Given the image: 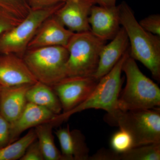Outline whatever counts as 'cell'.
<instances>
[{
	"label": "cell",
	"instance_id": "6da1fadb",
	"mask_svg": "<svg viewBox=\"0 0 160 160\" xmlns=\"http://www.w3.org/2000/svg\"><path fill=\"white\" fill-rule=\"evenodd\" d=\"M120 25L126 31L131 47L129 55L146 66L153 78L160 79L159 36L146 31L126 3L118 6Z\"/></svg>",
	"mask_w": 160,
	"mask_h": 160
},
{
	"label": "cell",
	"instance_id": "30bf717a",
	"mask_svg": "<svg viewBox=\"0 0 160 160\" xmlns=\"http://www.w3.org/2000/svg\"><path fill=\"white\" fill-rule=\"evenodd\" d=\"M90 31L101 39L112 40L120 30L118 6H93L89 17Z\"/></svg>",
	"mask_w": 160,
	"mask_h": 160
},
{
	"label": "cell",
	"instance_id": "7a4b0ae2",
	"mask_svg": "<svg viewBox=\"0 0 160 160\" xmlns=\"http://www.w3.org/2000/svg\"><path fill=\"white\" fill-rule=\"evenodd\" d=\"M126 86L120 92L118 107L122 111L159 107L158 86L140 70L135 60L128 54L122 66Z\"/></svg>",
	"mask_w": 160,
	"mask_h": 160
},
{
	"label": "cell",
	"instance_id": "4fadbf2b",
	"mask_svg": "<svg viewBox=\"0 0 160 160\" xmlns=\"http://www.w3.org/2000/svg\"><path fill=\"white\" fill-rule=\"evenodd\" d=\"M128 44V37L122 27L111 42L102 48L93 77L99 80L108 73L126 52Z\"/></svg>",
	"mask_w": 160,
	"mask_h": 160
},
{
	"label": "cell",
	"instance_id": "4dcf8cb0",
	"mask_svg": "<svg viewBox=\"0 0 160 160\" xmlns=\"http://www.w3.org/2000/svg\"><path fill=\"white\" fill-rule=\"evenodd\" d=\"M74 1H78V0H74Z\"/></svg>",
	"mask_w": 160,
	"mask_h": 160
},
{
	"label": "cell",
	"instance_id": "9c48e42d",
	"mask_svg": "<svg viewBox=\"0 0 160 160\" xmlns=\"http://www.w3.org/2000/svg\"><path fill=\"white\" fill-rule=\"evenodd\" d=\"M93 0H66L54 13L58 20L73 32L90 31L89 17Z\"/></svg>",
	"mask_w": 160,
	"mask_h": 160
},
{
	"label": "cell",
	"instance_id": "f1b7e54d",
	"mask_svg": "<svg viewBox=\"0 0 160 160\" xmlns=\"http://www.w3.org/2000/svg\"><path fill=\"white\" fill-rule=\"evenodd\" d=\"M94 2L98 3L99 6L110 7L116 6L117 0H93Z\"/></svg>",
	"mask_w": 160,
	"mask_h": 160
},
{
	"label": "cell",
	"instance_id": "83f0119b",
	"mask_svg": "<svg viewBox=\"0 0 160 160\" xmlns=\"http://www.w3.org/2000/svg\"><path fill=\"white\" fill-rule=\"evenodd\" d=\"M17 25L9 18L0 13V35Z\"/></svg>",
	"mask_w": 160,
	"mask_h": 160
},
{
	"label": "cell",
	"instance_id": "5b68a950",
	"mask_svg": "<svg viewBox=\"0 0 160 160\" xmlns=\"http://www.w3.org/2000/svg\"><path fill=\"white\" fill-rule=\"evenodd\" d=\"M105 42L90 31L74 32L66 47L69 54L66 77L93 76Z\"/></svg>",
	"mask_w": 160,
	"mask_h": 160
},
{
	"label": "cell",
	"instance_id": "cb8c5ba5",
	"mask_svg": "<svg viewBox=\"0 0 160 160\" xmlns=\"http://www.w3.org/2000/svg\"><path fill=\"white\" fill-rule=\"evenodd\" d=\"M20 160H45L42 151L37 139L31 143Z\"/></svg>",
	"mask_w": 160,
	"mask_h": 160
},
{
	"label": "cell",
	"instance_id": "ac0fdd59",
	"mask_svg": "<svg viewBox=\"0 0 160 160\" xmlns=\"http://www.w3.org/2000/svg\"><path fill=\"white\" fill-rule=\"evenodd\" d=\"M54 127L50 121L35 127L37 139L41 146L45 160H63L62 153L55 144L52 134Z\"/></svg>",
	"mask_w": 160,
	"mask_h": 160
},
{
	"label": "cell",
	"instance_id": "4316f807",
	"mask_svg": "<svg viewBox=\"0 0 160 160\" xmlns=\"http://www.w3.org/2000/svg\"><path fill=\"white\" fill-rule=\"evenodd\" d=\"M66 0H27L30 9L37 10L49 8L64 3Z\"/></svg>",
	"mask_w": 160,
	"mask_h": 160
},
{
	"label": "cell",
	"instance_id": "603a6c76",
	"mask_svg": "<svg viewBox=\"0 0 160 160\" xmlns=\"http://www.w3.org/2000/svg\"><path fill=\"white\" fill-rule=\"evenodd\" d=\"M140 26L152 34L160 36V16L152 15L143 19L139 22Z\"/></svg>",
	"mask_w": 160,
	"mask_h": 160
},
{
	"label": "cell",
	"instance_id": "2e32d148",
	"mask_svg": "<svg viewBox=\"0 0 160 160\" xmlns=\"http://www.w3.org/2000/svg\"><path fill=\"white\" fill-rule=\"evenodd\" d=\"M55 116L46 108L28 102L19 117L10 123L11 143L19 139L24 131L49 122Z\"/></svg>",
	"mask_w": 160,
	"mask_h": 160
},
{
	"label": "cell",
	"instance_id": "277c9868",
	"mask_svg": "<svg viewBox=\"0 0 160 160\" xmlns=\"http://www.w3.org/2000/svg\"><path fill=\"white\" fill-rule=\"evenodd\" d=\"M105 121L112 126L124 129L131 135L134 147L160 143V107L118 111L106 115Z\"/></svg>",
	"mask_w": 160,
	"mask_h": 160
},
{
	"label": "cell",
	"instance_id": "8992f818",
	"mask_svg": "<svg viewBox=\"0 0 160 160\" xmlns=\"http://www.w3.org/2000/svg\"><path fill=\"white\" fill-rule=\"evenodd\" d=\"M69 51L62 46L28 49L22 58L38 82L52 86L66 78Z\"/></svg>",
	"mask_w": 160,
	"mask_h": 160
},
{
	"label": "cell",
	"instance_id": "d6986e66",
	"mask_svg": "<svg viewBox=\"0 0 160 160\" xmlns=\"http://www.w3.org/2000/svg\"><path fill=\"white\" fill-rule=\"evenodd\" d=\"M37 139L34 129L23 137L0 149V160H20L29 145Z\"/></svg>",
	"mask_w": 160,
	"mask_h": 160
},
{
	"label": "cell",
	"instance_id": "44dd1931",
	"mask_svg": "<svg viewBox=\"0 0 160 160\" xmlns=\"http://www.w3.org/2000/svg\"><path fill=\"white\" fill-rule=\"evenodd\" d=\"M160 143L133 147L120 154V160H160Z\"/></svg>",
	"mask_w": 160,
	"mask_h": 160
},
{
	"label": "cell",
	"instance_id": "7402d4cb",
	"mask_svg": "<svg viewBox=\"0 0 160 160\" xmlns=\"http://www.w3.org/2000/svg\"><path fill=\"white\" fill-rule=\"evenodd\" d=\"M110 143L111 149L120 154L134 147L131 135L126 130L121 129L112 135Z\"/></svg>",
	"mask_w": 160,
	"mask_h": 160
},
{
	"label": "cell",
	"instance_id": "3957f363",
	"mask_svg": "<svg viewBox=\"0 0 160 160\" xmlns=\"http://www.w3.org/2000/svg\"><path fill=\"white\" fill-rule=\"evenodd\" d=\"M129 52L126 51L110 71L101 78L94 90L85 101L68 112L56 115L51 122L59 126L72 115L89 109H102L107 115H112L119 110L118 101L122 85V66Z\"/></svg>",
	"mask_w": 160,
	"mask_h": 160
},
{
	"label": "cell",
	"instance_id": "ffe728a7",
	"mask_svg": "<svg viewBox=\"0 0 160 160\" xmlns=\"http://www.w3.org/2000/svg\"><path fill=\"white\" fill-rule=\"evenodd\" d=\"M30 10L27 0H0V13L16 24L22 22Z\"/></svg>",
	"mask_w": 160,
	"mask_h": 160
},
{
	"label": "cell",
	"instance_id": "ba28073f",
	"mask_svg": "<svg viewBox=\"0 0 160 160\" xmlns=\"http://www.w3.org/2000/svg\"><path fill=\"white\" fill-rule=\"evenodd\" d=\"M98 81L93 76L71 77L64 78L51 86L60 100L62 113L71 111L85 101Z\"/></svg>",
	"mask_w": 160,
	"mask_h": 160
},
{
	"label": "cell",
	"instance_id": "d4e9b609",
	"mask_svg": "<svg viewBox=\"0 0 160 160\" xmlns=\"http://www.w3.org/2000/svg\"><path fill=\"white\" fill-rule=\"evenodd\" d=\"M10 143V123L0 114V149Z\"/></svg>",
	"mask_w": 160,
	"mask_h": 160
},
{
	"label": "cell",
	"instance_id": "7c38bea8",
	"mask_svg": "<svg viewBox=\"0 0 160 160\" xmlns=\"http://www.w3.org/2000/svg\"><path fill=\"white\" fill-rule=\"evenodd\" d=\"M2 54L0 56V86L33 85L38 82L22 58L14 54Z\"/></svg>",
	"mask_w": 160,
	"mask_h": 160
},
{
	"label": "cell",
	"instance_id": "9a60e30c",
	"mask_svg": "<svg viewBox=\"0 0 160 160\" xmlns=\"http://www.w3.org/2000/svg\"><path fill=\"white\" fill-rule=\"evenodd\" d=\"M31 85L1 87L0 114L9 123L15 121L26 107V93Z\"/></svg>",
	"mask_w": 160,
	"mask_h": 160
},
{
	"label": "cell",
	"instance_id": "e0dca14e",
	"mask_svg": "<svg viewBox=\"0 0 160 160\" xmlns=\"http://www.w3.org/2000/svg\"><path fill=\"white\" fill-rule=\"evenodd\" d=\"M27 102L46 108L57 115L62 113V107L57 95L51 86L38 82L31 85L26 93Z\"/></svg>",
	"mask_w": 160,
	"mask_h": 160
},
{
	"label": "cell",
	"instance_id": "484cf974",
	"mask_svg": "<svg viewBox=\"0 0 160 160\" xmlns=\"http://www.w3.org/2000/svg\"><path fill=\"white\" fill-rule=\"evenodd\" d=\"M88 160H120V153L112 149L102 148L89 156Z\"/></svg>",
	"mask_w": 160,
	"mask_h": 160
},
{
	"label": "cell",
	"instance_id": "8fae6325",
	"mask_svg": "<svg viewBox=\"0 0 160 160\" xmlns=\"http://www.w3.org/2000/svg\"><path fill=\"white\" fill-rule=\"evenodd\" d=\"M74 33L63 26L53 14L41 24L27 49L46 46L66 47Z\"/></svg>",
	"mask_w": 160,
	"mask_h": 160
},
{
	"label": "cell",
	"instance_id": "52a82bcc",
	"mask_svg": "<svg viewBox=\"0 0 160 160\" xmlns=\"http://www.w3.org/2000/svg\"><path fill=\"white\" fill-rule=\"evenodd\" d=\"M64 3L45 9H31L22 22L0 35V53L14 54L22 58L41 24L54 14Z\"/></svg>",
	"mask_w": 160,
	"mask_h": 160
},
{
	"label": "cell",
	"instance_id": "5bb4252c",
	"mask_svg": "<svg viewBox=\"0 0 160 160\" xmlns=\"http://www.w3.org/2000/svg\"><path fill=\"white\" fill-rule=\"evenodd\" d=\"M55 134L59 142L63 160L89 159V149L80 130H70L68 126L57 129Z\"/></svg>",
	"mask_w": 160,
	"mask_h": 160
},
{
	"label": "cell",
	"instance_id": "f546056e",
	"mask_svg": "<svg viewBox=\"0 0 160 160\" xmlns=\"http://www.w3.org/2000/svg\"><path fill=\"white\" fill-rule=\"evenodd\" d=\"M1 87L2 86H0V93H1Z\"/></svg>",
	"mask_w": 160,
	"mask_h": 160
}]
</instances>
